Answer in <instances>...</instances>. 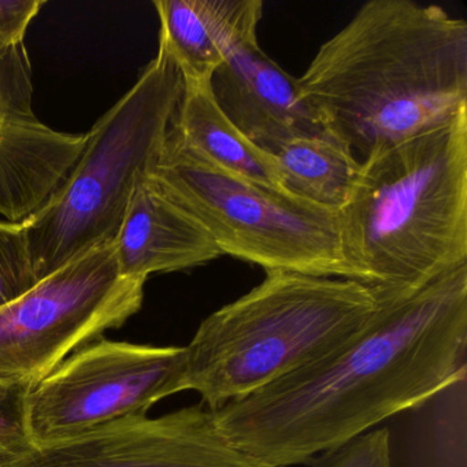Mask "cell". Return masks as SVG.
Listing matches in <instances>:
<instances>
[{
    "label": "cell",
    "mask_w": 467,
    "mask_h": 467,
    "mask_svg": "<svg viewBox=\"0 0 467 467\" xmlns=\"http://www.w3.org/2000/svg\"><path fill=\"white\" fill-rule=\"evenodd\" d=\"M210 80H182L184 91L171 130L220 168L273 190L288 191L275 158L248 140L218 108Z\"/></svg>",
    "instance_id": "5bb4252c"
},
{
    "label": "cell",
    "mask_w": 467,
    "mask_h": 467,
    "mask_svg": "<svg viewBox=\"0 0 467 467\" xmlns=\"http://www.w3.org/2000/svg\"><path fill=\"white\" fill-rule=\"evenodd\" d=\"M337 215L358 283L379 294L417 291L467 265V111L360 161Z\"/></svg>",
    "instance_id": "3957f363"
},
{
    "label": "cell",
    "mask_w": 467,
    "mask_h": 467,
    "mask_svg": "<svg viewBox=\"0 0 467 467\" xmlns=\"http://www.w3.org/2000/svg\"><path fill=\"white\" fill-rule=\"evenodd\" d=\"M160 46L182 80L212 78L229 54L258 37L262 0H155Z\"/></svg>",
    "instance_id": "4fadbf2b"
},
{
    "label": "cell",
    "mask_w": 467,
    "mask_h": 467,
    "mask_svg": "<svg viewBox=\"0 0 467 467\" xmlns=\"http://www.w3.org/2000/svg\"><path fill=\"white\" fill-rule=\"evenodd\" d=\"M150 176L206 229L223 255L265 272L358 281L341 247L337 210L231 173L171 130Z\"/></svg>",
    "instance_id": "8992f818"
},
{
    "label": "cell",
    "mask_w": 467,
    "mask_h": 467,
    "mask_svg": "<svg viewBox=\"0 0 467 467\" xmlns=\"http://www.w3.org/2000/svg\"><path fill=\"white\" fill-rule=\"evenodd\" d=\"M34 385L0 379V462L34 445L28 425V396Z\"/></svg>",
    "instance_id": "ac0fdd59"
},
{
    "label": "cell",
    "mask_w": 467,
    "mask_h": 467,
    "mask_svg": "<svg viewBox=\"0 0 467 467\" xmlns=\"http://www.w3.org/2000/svg\"><path fill=\"white\" fill-rule=\"evenodd\" d=\"M202 321L187 349L185 390L210 411L324 359L379 307L370 286L285 270Z\"/></svg>",
    "instance_id": "277c9868"
},
{
    "label": "cell",
    "mask_w": 467,
    "mask_h": 467,
    "mask_svg": "<svg viewBox=\"0 0 467 467\" xmlns=\"http://www.w3.org/2000/svg\"><path fill=\"white\" fill-rule=\"evenodd\" d=\"M187 349L103 337L81 347L31 388L34 445L78 436L128 415L149 414L185 390Z\"/></svg>",
    "instance_id": "ba28073f"
},
{
    "label": "cell",
    "mask_w": 467,
    "mask_h": 467,
    "mask_svg": "<svg viewBox=\"0 0 467 467\" xmlns=\"http://www.w3.org/2000/svg\"><path fill=\"white\" fill-rule=\"evenodd\" d=\"M37 283L26 223L0 221V308L31 291Z\"/></svg>",
    "instance_id": "2e32d148"
},
{
    "label": "cell",
    "mask_w": 467,
    "mask_h": 467,
    "mask_svg": "<svg viewBox=\"0 0 467 467\" xmlns=\"http://www.w3.org/2000/svg\"><path fill=\"white\" fill-rule=\"evenodd\" d=\"M379 297V310L340 348L213 410L218 431L273 466H306L464 381L467 265L417 291Z\"/></svg>",
    "instance_id": "6da1fadb"
},
{
    "label": "cell",
    "mask_w": 467,
    "mask_h": 467,
    "mask_svg": "<svg viewBox=\"0 0 467 467\" xmlns=\"http://www.w3.org/2000/svg\"><path fill=\"white\" fill-rule=\"evenodd\" d=\"M32 67L26 45L0 48V125L34 117Z\"/></svg>",
    "instance_id": "e0dca14e"
},
{
    "label": "cell",
    "mask_w": 467,
    "mask_h": 467,
    "mask_svg": "<svg viewBox=\"0 0 467 467\" xmlns=\"http://www.w3.org/2000/svg\"><path fill=\"white\" fill-rule=\"evenodd\" d=\"M308 467H392L389 431L371 429L311 459Z\"/></svg>",
    "instance_id": "d6986e66"
},
{
    "label": "cell",
    "mask_w": 467,
    "mask_h": 467,
    "mask_svg": "<svg viewBox=\"0 0 467 467\" xmlns=\"http://www.w3.org/2000/svg\"><path fill=\"white\" fill-rule=\"evenodd\" d=\"M45 0H0V48L21 45Z\"/></svg>",
    "instance_id": "ffe728a7"
},
{
    "label": "cell",
    "mask_w": 467,
    "mask_h": 467,
    "mask_svg": "<svg viewBox=\"0 0 467 467\" xmlns=\"http://www.w3.org/2000/svg\"><path fill=\"white\" fill-rule=\"evenodd\" d=\"M273 157L286 190L333 210L347 203L360 169L351 149L327 130L288 141Z\"/></svg>",
    "instance_id": "9a60e30c"
},
{
    "label": "cell",
    "mask_w": 467,
    "mask_h": 467,
    "mask_svg": "<svg viewBox=\"0 0 467 467\" xmlns=\"http://www.w3.org/2000/svg\"><path fill=\"white\" fill-rule=\"evenodd\" d=\"M210 87L229 121L269 154L294 139L325 130L300 97L297 78L262 50L258 37L229 54Z\"/></svg>",
    "instance_id": "30bf717a"
},
{
    "label": "cell",
    "mask_w": 467,
    "mask_h": 467,
    "mask_svg": "<svg viewBox=\"0 0 467 467\" xmlns=\"http://www.w3.org/2000/svg\"><path fill=\"white\" fill-rule=\"evenodd\" d=\"M88 133L59 132L36 116L0 125V215L24 223L39 214L78 165Z\"/></svg>",
    "instance_id": "7c38bea8"
},
{
    "label": "cell",
    "mask_w": 467,
    "mask_h": 467,
    "mask_svg": "<svg viewBox=\"0 0 467 467\" xmlns=\"http://www.w3.org/2000/svg\"><path fill=\"white\" fill-rule=\"evenodd\" d=\"M297 86L322 127L363 161L467 111V23L436 5L371 0Z\"/></svg>",
    "instance_id": "7a4b0ae2"
},
{
    "label": "cell",
    "mask_w": 467,
    "mask_h": 467,
    "mask_svg": "<svg viewBox=\"0 0 467 467\" xmlns=\"http://www.w3.org/2000/svg\"><path fill=\"white\" fill-rule=\"evenodd\" d=\"M147 280L122 277L116 244L73 259L0 308V379L35 385L139 313Z\"/></svg>",
    "instance_id": "52a82bcc"
},
{
    "label": "cell",
    "mask_w": 467,
    "mask_h": 467,
    "mask_svg": "<svg viewBox=\"0 0 467 467\" xmlns=\"http://www.w3.org/2000/svg\"><path fill=\"white\" fill-rule=\"evenodd\" d=\"M0 467H277L234 447L204 404L128 415L0 462Z\"/></svg>",
    "instance_id": "9c48e42d"
},
{
    "label": "cell",
    "mask_w": 467,
    "mask_h": 467,
    "mask_svg": "<svg viewBox=\"0 0 467 467\" xmlns=\"http://www.w3.org/2000/svg\"><path fill=\"white\" fill-rule=\"evenodd\" d=\"M182 91V72L160 46L135 86L87 132L86 150L62 190L24 221L37 280L116 242L136 188L162 154Z\"/></svg>",
    "instance_id": "5b68a950"
},
{
    "label": "cell",
    "mask_w": 467,
    "mask_h": 467,
    "mask_svg": "<svg viewBox=\"0 0 467 467\" xmlns=\"http://www.w3.org/2000/svg\"><path fill=\"white\" fill-rule=\"evenodd\" d=\"M114 244L122 277L141 280L155 273L192 269L223 256L206 229L174 203L151 176L136 188Z\"/></svg>",
    "instance_id": "8fae6325"
}]
</instances>
